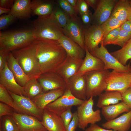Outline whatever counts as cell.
Returning <instances> with one entry per match:
<instances>
[{
	"mask_svg": "<svg viewBox=\"0 0 131 131\" xmlns=\"http://www.w3.org/2000/svg\"><path fill=\"white\" fill-rule=\"evenodd\" d=\"M33 43L41 73L56 72L67 56L58 40L37 39Z\"/></svg>",
	"mask_w": 131,
	"mask_h": 131,
	"instance_id": "1",
	"label": "cell"
},
{
	"mask_svg": "<svg viewBox=\"0 0 131 131\" xmlns=\"http://www.w3.org/2000/svg\"><path fill=\"white\" fill-rule=\"evenodd\" d=\"M11 52L30 78L37 79L41 73L33 42L27 46Z\"/></svg>",
	"mask_w": 131,
	"mask_h": 131,
	"instance_id": "2",
	"label": "cell"
},
{
	"mask_svg": "<svg viewBox=\"0 0 131 131\" xmlns=\"http://www.w3.org/2000/svg\"><path fill=\"white\" fill-rule=\"evenodd\" d=\"M35 39L32 29L0 31V48L11 52L30 45Z\"/></svg>",
	"mask_w": 131,
	"mask_h": 131,
	"instance_id": "3",
	"label": "cell"
},
{
	"mask_svg": "<svg viewBox=\"0 0 131 131\" xmlns=\"http://www.w3.org/2000/svg\"><path fill=\"white\" fill-rule=\"evenodd\" d=\"M36 39L58 40L64 33L52 14L38 16L34 21L32 28Z\"/></svg>",
	"mask_w": 131,
	"mask_h": 131,
	"instance_id": "4",
	"label": "cell"
},
{
	"mask_svg": "<svg viewBox=\"0 0 131 131\" xmlns=\"http://www.w3.org/2000/svg\"><path fill=\"white\" fill-rule=\"evenodd\" d=\"M110 72L109 70L94 71L84 75L86 82L87 99L91 97L98 96L105 91L107 77Z\"/></svg>",
	"mask_w": 131,
	"mask_h": 131,
	"instance_id": "5",
	"label": "cell"
},
{
	"mask_svg": "<svg viewBox=\"0 0 131 131\" xmlns=\"http://www.w3.org/2000/svg\"><path fill=\"white\" fill-rule=\"evenodd\" d=\"M93 98L91 97L84 100L77 107L76 111L79 120L78 127L83 130H85L89 124L96 123L101 120L100 110L94 111L93 109Z\"/></svg>",
	"mask_w": 131,
	"mask_h": 131,
	"instance_id": "6",
	"label": "cell"
},
{
	"mask_svg": "<svg viewBox=\"0 0 131 131\" xmlns=\"http://www.w3.org/2000/svg\"><path fill=\"white\" fill-rule=\"evenodd\" d=\"M90 53L102 61L104 65L105 70L111 69L120 73H131V66L130 64L124 66L120 63L109 52L104 45L103 42L100 47Z\"/></svg>",
	"mask_w": 131,
	"mask_h": 131,
	"instance_id": "7",
	"label": "cell"
},
{
	"mask_svg": "<svg viewBox=\"0 0 131 131\" xmlns=\"http://www.w3.org/2000/svg\"><path fill=\"white\" fill-rule=\"evenodd\" d=\"M8 91L14 100L15 112L31 115L41 121L43 110L39 108L29 98Z\"/></svg>",
	"mask_w": 131,
	"mask_h": 131,
	"instance_id": "8",
	"label": "cell"
},
{
	"mask_svg": "<svg viewBox=\"0 0 131 131\" xmlns=\"http://www.w3.org/2000/svg\"><path fill=\"white\" fill-rule=\"evenodd\" d=\"M84 101L75 97L69 89H66L62 96L48 105L45 108L60 116L68 108L74 106H78Z\"/></svg>",
	"mask_w": 131,
	"mask_h": 131,
	"instance_id": "9",
	"label": "cell"
},
{
	"mask_svg": "<svg viewBox=\"0 0 131 131\" xmlns=\"http://www.w3.org/2000/svg\"><path fill=\"white\" fill-rule=\"evenodd\" d=\"M131 78V73H120L113 70L108 75L105 91H117L122 94L130 87Z\"/></svg>",
	"mask_w": 131,
	"mask_h": 131,
	"instance_id": "10",
	"label": "cell"
},
{
	"mask_svg": "<svg viewBox=\"0 0 131 131\" xmlns=\"http://www.w3.org/2000/svg\"><path fill=\"white\" fill-rule=\"evenodd\" d=\"M12 116L19 131H48L41 121L34 116L15 112Z\"/></svg>",
	"mask_w": 131,
	"mask_h": 131,
	"instance_id": "11",
	"label": "cell"
},
{
	"mask_svg": "<svg viewBox=\"0 0 131 131\" xmlns=\"http://www.w3.org/2000/svg\"><path fill=\"white\" fill-rule=\"evenodd\" d=\"M85 29L80 18L74 20L70 17L67 25L63 29V31L65 35L85 49Z\"/></svg>",
	"mask_w": 131,
	"mask_h": 131,
	"instance_id": "12",
	"label": "cell"
},
{
	"mask_svg": "<svg viewBox=\"0 0 131 131\" xmlns=\"http://www.w3.org/2000/svg\"><path fill=\"white\" fill-rule=\"evenodd\" d=\"M37 80L44 92L55 90L67 89L66 82L56 72L41 74Z\"/></svg>",
	"mask_w": 131,
	"mask_h": 131,
	"instance_id": "13",
	"label": "cell"
},
{
	"mask_svg": "<svg viewBox=\"0 0 131 131\" xmlns=\"http://www.w3.org/2000/svg\"><path fill=\"white\" fill-rule=\"evenodd\" d=\"M118 0H98L92 15V24L100 26L110 16Z\"/></svg>",
	"mask_w": 131,
	"mask_h": 131,
	"instance_id": "14",
	"label": "cell"
},
{
	"mask_svg": "<svg viewBox=\"0 0 131 131\" xmlns=\"http://www.w3.org/2000/svg\"><path fill=\"white\" fill-rule=\"evenodd\" d=\"M103 34L100 26L92 24L85 29L84 38L85 49L90 52L99 47L103 42Z\"/></svg>",
	"mask_w": 131,
	"mask_h": 131,
	"instance_id": "15",
	"label": "cell"
},
{
	"mask_svg": "<svg viewBox=\"0 0 131 131\" xmlns=\"http://www.w3.org/2000/svg\"><path fill=\"white\" fill-rule=\"evenodd\" d=\"M0 84L10 92L16 94L25 96L24 87L19 85L16 81L8 68L7 61L4 68L0 72Z\"/></svg>",
	"mask_w": 131,
	"mask_h": 131,
	"instance_id": "16",
	"label": "cell"
},
{
	"mask_svg": "<svg viewBox=\"0 0 131 131\" xmlns=\"http://www.w3.org/2000/svg\"><path fill=\"white\" fill-rule=\"evenodd\" d=\"M66 83L67 89H69L75 97L84 100L87 99L86 82L84 75L76 74Z\"/></svg>",
	"mask_w": 131,
	"mask_h": 131,
	"instance_id": "17",
	"label": "cell"
},
{
	"mask_svg": "<svg viewBox=\"0 0 131 131\" xmlns=\"http://www.w3.org/2000/svg\"><path fill=\"white\" fill-rule=\"evenodd\" d=\"M83 59H77L67 56L56 71L57 72L66 83L69 79L76 74L79 70Z\"/></svg>",
	"mask_w": 131,
	"mask_h": 131,
	"instance_id": "18",
	"label": "cell"
},
{
	"mask_svg": "<svg viewBox=\"0 0 131 131\" xmlns=\"http://www.w3.org/2000/svg\"><path fill=\"white\" fill-rule=\"evenodd\" d=\"M41 121L48 131H66L60 116L46 109L43 110Z\"/></svg>",
	"mask_w": 131,
	"mask_h": 131,
	"instance_id": "19",
	"label": "cell"
},
{
	"mask_svg": "<svg viewBox=\"0 0 131 131\" xmlns=\"http://www.w3.org/2000/svg\"><path fill=\"white\" fill-rule=\"evenodd\" d=\"M85 55L81 66L77 74L84 75L86 73L94 71L105 70L104 65L99 58L92 55L85 48Z\"/></svg>",
	"mask_w": 131,
	"mask_h": 131,
	"instance_id": "20",
	"label": "cell"
},
{
	"mask_svg": "<svg viewBox=\"0 0 131 131\" xmlns=\"http://www.w3.org/2000/svg\"><path fill=\"white\" fill-rule=\"evenodd\" d=\"M66 51L67 56L77 59H83L85 56V50L64 34L58 40Z\"/></svg>",
	"mask_w": 131,
	"mask_h": 131,
	"instance_id": "21",
	"label": "cell"
},
{
	"mask_svg": "<svg viewBox=\"0 0 131 131\" xmlns=\"http://www.w3.org/2000/svg\"><path fill=\"white\" fill-rule=\"evenodd\" d=\"M131 125V110L120 116L102 124L103 128L115 131H128Z\"/></svg>",
	"mask_w": 131,
	"mask_h": 131,
	"instance_id": "22",
	"label": "cell"
},
{
	"mask_svg": "<svg viewBox=\"0 0 131 131\" xmlns=\"http://www.w3.org/2000/svg\"><path fill=\"white\" fill-rule=\"evenodd\" d=\"M6 61L8 68L17 83L20 86L24 87L30 79L25 73L11 52L8 56Z\"/></svg>",
	"mask_w": 131,
	"mask_h": 131,
	"instance_id": "23",
	"label": "cell"
},
{
	"mask_svg": "<svg viewBox=\"0 0 131 131\" xmlns=\"http://www.w3.org/2000/svg\"><path fill=\"white\" fill-rule=\"evenodd\" d=\"M66 89L51 90L46 92H43L34 98L32 101L39 108L43 110L49 104L62 96Z\"/></svg>",
	"mask_w": 131,
	"mask_h": 131,
	"instance_id": "24",
	"label": "cell"
},
{
	"mask_svg": "<svg viewBox=\"0 0 131 131\" xmlns=\"http://www.w3.org/2000/svg\"><path fill=\"white\" fill-rule=\"evenodd\" d=\"M30 0H15L10 13L17 19H26L32 15Z\"/></svg>",
	"mask_w": 131,
	"mask_h": 131,
	"instance_id": "25",
	"label": "cell"
},
{
	"mask_svg": "<svg viewBox=\"0 0 131 131\" xmlns=\"http://www.w3.org/2000/svg\"><path fill=\"white\" fill-rule=\"evenodd\" d=\"M55 4V1L53 0H32L31 2L32 15L39 16L50 14Z\"/></svg>",
	"mask_w": 131,
	"mask_h": 131,
	"instance_id": "26",
	"label": "cell"
},
{
	"mask_svg": "<svg viewBox=\"0 0 131 131\" xmlns=\"http://www.w3.org/2000/svg\"><path fill=\"white\" fill-rule=\"evenodd\" d=\"M131 109L123 101L104 107L102 108L101 113L107 121L116 118L120 114L128 112Z\"/></svg>",
	"mask_w": 131,
	"mask_h": 131,
	"instance_id": "27",
	"label": "cell"
},
{
	"mask_svg": "<svg viewBox=\"0 0 131 131\" xmlns=\"http://www.w3.org/2000/svg\"><path fill=\"white\" fill-rule=\"evenodd\" d=\"M131 15V8L129 0H118L116 3L111 16L118 20L122 24L128 20Z\"/></svg>",
	"mask_w": 131,
	"mask_h": 131,
	"instance_id": "28",
	"label": "cell"
},
{
	"mask_svg": "<svg viewBox=\"0 0 131 131\" xmlns=\"http://www.w3.org/2000/svg\"><path fill=\"white\" fill-rule=\"evenodd\" d=\"M97 106L99 108L114 105L122 101V93L115 91H105L98 96Z\"/></svg>",
	"mask_w": 131,
	"mask_h": 131,
	"instance_id": "29",
	"label": "cell"
},
{
	"mask_svg": "<svg viewBox=\"0 0 131 131\" xmlns=\"http://www.w3.org/2000/svg\"><path fill=\"white\" fill-rule=\"evenodd\" d=\"M24 88L25 96L32 100L42 92L43 88L37 79H30L25 84Z\"/></svg>",
	"mask_w": 131,
	"mask_h": 131,
	"instance_id": "30",
	"label": "cell"
},
{
	"mask_svg": "<svg viewBox=\"0 0 131 131\" xmlns=\"http://www.w3.org/2000/svg\"><path fill=\"white\" fill-rule=\"evenodd\" d=\"M110 53L122 64L126 65L128 61L131 59V38L121 49Z\"/></svg>",
	"mask_w": 131,
	"mask_h": 131,
	"instance_id": "31",
	"label": "cell"
},
{
	"mask_svg": "<svg viewBox=\"0 0 131 131\" xmlns=\"http://www.w3.org/2000/svg\"><path fill=\"white\" fill-rule=\"evenodd\" d=\"M0 118V131H19L12 115L4 116Z\"/></svg>",
	"mask_w": 131,
	"mask_h": 131,
	"instance_id": "32",
	"label": "cell"
},
{
	"mask_svg": "<svg viewBox=\"0 0 131 131\" xmlns=\"http://www.w3.org/2000/svg\"><path fill=\"white\" fill-rule=\"evenodd\" d=\"M122 24L116 18L110 16L107 20L100 26L103 34V38L110 32L121 26Z\"/></svg>",
	"mask_w": 131,
	"mask_h": 131,
	"instance_id": "33",
	"label": "cell"
},
{
	"mask_svg": "<svg viewBox=\"0 0 131 131\" xmlns=\"http://www.w3.org/2000/svg\"><path fill=\"white\" fill-rule=\"evenodd\" d=\"M51 14L62 28L63 29L66 26L70 17L57 5L55 6Z\"/></svg>",
	"mask_w": 131,
	"mask_h": 131,
	"instance_id": "34",
	"label": "cell"
},
{
	"mask_svg": "<svg viewBox=\"0 0 131 131\" xmlns=\"http://www.w3.org/2000/svg\"><path fill=\"white\" fill-rule=\"evenodd\" d=\"M55 1L56 4L70 17L74 20L80 18L67 0H57Z\"/></svg>",
	"mask_w": 131,
	"mask_h": 131,
	"instance_id": "35",
	"label": "cell"
},
{
	"mask_svg": "<svg viewBox=\"0 0 131 131\" xmlns=\"http://www.w3.org/2000/svg\"><path fill=\"white\" fill-rule=\"evenodd\" d=\"M0 101L10 106L15 110V106L14 100L8 90L0 84Z\"/></svg>",
	"mask_w": 131,
	"mask_h": 131,
	"instance_id": "36",
	"label": "cell"
},
{
	"mask_svg": "<svg viewBox=\"0 0 131 131\" xmlns=\"http://www.w3.org/2000/svg\"><path fill=\"white\" fill-rule=\"evenodd\" d=\"M131 38V33L121 28L117 38L111 44L117 45L122 48Z\"/></svg>",
	"mask_w": 131,
	"mask_h": 131,
	"instance_id": "37",
	"label": "cell"
},
{
	"mask_svg": "<svg viewBox=\"0 0 131 131\" xmlns=\"http://www.w3.org/2000/svg\"><path fill=\"white\" fill-rule=\"evenodd\" d=\"M17 19L10 13L1 15L0 16V30L5 29Z\"/></svg>",
	"mask_w": 131,
	"mask_h": 131,
	"instance_id": "38",
	"label": "cell"
},
{
	"mask_svg": "<svg viewBox=\"0 0 131 131\" xmlns=\"http://www.w3.org/2000/svg\"><path fill=\"white\" fill-rule=\"evenodd\" d=\"M121 29L120 26L114 29L110 32L103 38V42L105 46L111 44V43L116 39Z\"/></svg>",
	"mask_w": 131,
	"mask_h": 131,
	"instance_id": "39",
	"label": "cell"
},
{
	"mask_svg": "<svg viewBox=\"0 0 131 131\" xmlns=\"http://www.w3.org/2000/svg\"><path fill=\"white\" fill-rule=\"evenodd\" d=\"M71 108H70L63 112L60 115L66 130L68 126L71 121L73 116Z\"/></svg>",
	"mask_w": 131,
	"mask_h": 131,
	"instance_id": "40",
	"label": "cell"
},
{
	"mask_svg": "<svg viewBox=\"0 0 131 131\" xmlns=\"http://www.w3.org/2000/svg\"><path fill=\"white\" fill-rule=\"evenodd\" d=\"M15 112L14 109L9 106L2 102L0 103V118L5 115H12Z\"/></svg>",
	"mask_w": 131,
	"mask_h": 131,
	"instance_id": "41",
	"label": "cell"
},
{
	"mask_svg": "<svg viewBox=\"0 0 131 131\" xmlns=\"http://www.w3.org/2000/svg\"><path fill=\"white\" fill-rule=\"evenodd\" d=\"M89 7L85 0H77V13L80 16L89 12Z\"/></svg>",
	"mask_w": 131,
	"mask_h": 131,
	"instance_id": "42",
	"label": "cell"
},
{
	"mask_svg": "<svg viewBox=\"0 0 131 131\" xmlns=\"http://www.w3.org/2000/svg\"><path fill=\"white\" fill-rule=\"evenodd\" d=\"M79 123V119L76 111L73 113L72 119L68 126L66 131H75L78 127Z\"/></svg>",
	"mask_w": 131,
	"mask_h": 131,
	"instance_id": "43",
	"label": "cell"
},
{
	"mask_svg": "<svg viewBox=\"0 0 131 131\" xmlns=\"http://www.w3.org/2000/svg\"><path fill=\"white\" fill-rule=\"evenodd\" d=\"M82 23L85 28H86L91 25L92 22V15L90 11L88 13L80 16Z\"/></svg>",
	"mask_w": 131,
	"mask_h": 131,
	"instance_id": "44",
	"label": "cell"
},
{
	"mask_svg": "<svg viewBox=\"0 0 131 131\" xmlns=\"http://www.w3.org/2000/svg\"><path fill=\"white\" fill-rule=\"evenodd\" d=\"M10 52L5 49L0 48V72L4 68L7 57Z\"/></svg>",
	"mask_w": 131,
	"mask_h": 131,
	"instance_id": "45",
	"label": "cell"
},
{
	"mask_svg": "<svg viewBox=\"0 0 131 131\" xmlns=\"http://www.w3.org/2000/svg\"><path fill=\"white\" fill-rule=\"evenodd\" d=\"M122 101L124 102L131 109V88L122 94Z\"/></svg>",
	"mask_w": 131,
	"mask_h": 131,
	"instance_id": "46",
	"label": "cell"
},
{
	"mask_svg": "<svg viewBox=\"0 0 131 131\" xmlns=\"http://www.w3.org/2000/svg\"><path fill=\"white\" fill-rule=\"evenodd\" d=\"M84 131H115L112 129L108 130L102 128L96 123L90 124V126Z\"/></svg>",
	"mask_w": 131,
	"mask_h": 131,
	"instance_id": "47",
	"label": "cell"
},
{
	"mask_svg": "<svg viewBox=\"0 0 131 131\" xmlns=\"http://www.w3.org/2000/svg\"><path fill=\"white\" fill-rule=\"evenodd\" d=\"M15 0H0V7L11 9L12 7Z\"/></svg>",
	"mask_w": 131,
	"mask_h": 131,
	"instance_id": "48",
	"label": "cell"
},
{
	"mask_svg": "<svg viewBox=\"0 0 131 131\" xmlns=\"http://www.w3.org/2000/svg\"><path fill=\"white\" fill-rule=\"evenodd\" d=\"M121 27V29L131 33V22L129 20H128L123 24Z\"/></svg>",
	"mask_w": 131,
	"mask_h": 131,
	"instance_id": "49",
	"label": "cell"
},
{
	"mask_svg": "<svg viewBox=\"0 0 131 131\" xmlns=\"http://www.w3.org/2000/svg\"><path fill=\"white\" fill-rule=\"evenodd\" d=\"M89 6H90L95 10L97 5L98 0H85Z\"/></svg>",
	"mask_w": 131,
	"mask_h": 131,
	"instance_id": "50",
	"label": "cell"
},
{
	"mask_svg": "<svg viewBox=\"0 0 131 131\" xmlns=\"http://www.w3.org/2000/svg\"><path fill=\"white\" fill-rule=\"evenodd\" d=\"M71 6L77 13V0H67Z\"/></svg>",
	"mask_w": 131,
	"mask_h": 131,
	"instance_id": "51",
	"label": "cell"
},
{
	"mask_svg": "<svg viewBox=\"0 0 131 131\" xmlns=\"http://www.w3.org/2000/svg\"><path fill=\"white\" fill-rule=\"evenodd\" d=\"M11 9H8L0 7V15H1L4 14H8L10 11Z\"/></svg>",
	"mask_w": 131,
	"mask_h": 131,
	"instance_id": "52",
	"label": "cell"
},
{
	"mask_svg": "<svg viewBox=\"0 0 131 131\" xmlns=\"http://www.w3.org/2000/svg\"><path fill=\"white\" fill-rule=\"evenodd\" d=\"M128 20H129V21H130V22H131V15L129 17L128 19Z\"/></svg>",
	"mask_w": 131,
	"mask_h": 131,
	"instance_id": "53",
	"label": "cell"
},
{
	"mask_svg": "<svg viewBox=\"0 0 131 131\" xmlns=\"http://www.w3.org/2000/svg\"><path fill=\"white\" fill-rule=\"evenodd\" d=\"M129 3L130 4V6L131 8V0H129Z\"/></svg>",
	"mask_w": 131,
	"mask_h": 131,
	"instance_id": "54",
	"label": "cell"
},
{
	"mask_svg": "<svg viewBox=\"0 0 131 131\" xmlns=\"http://www.w3.org/2000/svg\"><path fill=\"white\" fill-rule=\"evenodd\" d=\"M130 87L131 88V83H130Z\"/></svg>",
	"mask_w": 131,
	"mask_h": 131,
	"instance_id": "55",
	"label": "cell"
}]
</instances>
